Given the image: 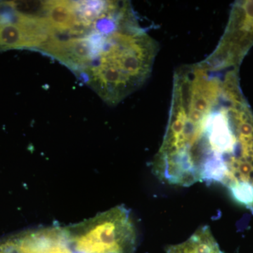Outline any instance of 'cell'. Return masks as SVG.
<instances>
[{"instance_id":"obj_7","label":"cell","mask_w":253,"mask_h":253,"mask_svg":"<svg viewBox=\"0 0 253 253\" xmlns=\"http://www.w3.org/2000/svg\"><path fill=\"white\" fill-rule=\"evenodd\" d=\"M167 253H223L209 226L200 228L181 244L168 247Z\"/></svg>"},{"instance_id":"obj_4","label":"cell","mask_w":253,"mask_h":253,"mask_svg":"<svg viewBox=\"0 0 253 253\" xmlns=\"http://www.w3.org/2000/svg\"><path fill=\"white\" fill-rule=\"evenodd\" d=\"M44 18L24 12L14 1H0V51L37 50L47 41Z\"/></svg>"},{"instance_id":"obj_5","label":"cell","mask_w":253,"mask_h":253,"mask_svg":"<svg viewBox=\"0 0 253 253\" xmlns=\"http://www.w3.org/2000/svg\"><path fill=\"white\" fill-rule=\"evenodd\" d=\"M253 45V1H236L219 44L210 55L217 62L238 67Z\"/></svg>"},{"instance_id":"obj_6","label":"cell","mask_w":253,"mask_h":253,"mask_svg":"<svg viewBox=\"0 0 253 253\" xmlns=\"http://www.w3.org/2000/svg\"><path fill=\"white\" fill-rule=\"evenodd\" d=\"M7 241L15 253H76L65 228L26 231Z\"/></svg>"},{"instance_id":"obj_3","label":"cell","mask_w":253,"mask_h":253,"mask_svg":"<svg viewBox=\"0 0 253 253\" xmlns=\"http://www.w3.org/2000/svg\"><path fill=\"white\" fill-rule=\"evenodd\" d=\"M76 253H134L136 232L129 211L116 206L65 228Z\"/></svg>"},{"instance_id":"obj_8","label":"cell","mask_w":253,"mask_h":253,"mask_svg":"<svg viewBox=\"0 0 253 253\" xmlns=\"http://www.w3.org/2000/svg\"><path fill=\"white\" fill-rule=\"evenodd\" d=\"M0 253H11L7 241H4L0 242Z\"/></svg>"},{"instance_id":"obj_2","label":"cell","mask_w":253,"mask_h":253,"mask_svg":"<svg viewBox=\"0 0 253 253\" xmlns=\"http://www.w3.org/2000/svg\"><path fill=\"white\" fill-rule=\"evenodd\" d=\"M100 38L77 77L109 105H116L147 81L158 43L141 27L128 2Z\"/></svg>"},{"instance_id":"obj_1","label":"cell","mask_w":253,"mask_h":253,"mask_svg":"<svg viewBox=\"0 0 253 253\" xmlns=\"http://www.w3.org/2000/svg\"><path fill=\"white\" fill-rule=\"evenodd\" d=\"M152 167L166 184H221L253 213V113L238 67L208 57L176 71L167 128Z\"/></svg>"},{"instance_id":"obj_9","label":"cell","mask_w":253,"mask_h":253,"mask_svg":"<svg viewBox=\"0 0 253 253\" xmlns=\"http://www.w3.org/2000/svg\"><path fill=\"white\" fill-rule=\"evenodd\" d=\"M6 241H7L8 244H9V248H10V251H11V253H15L14 251H13L12 249H11V246H10V244H9V242H8L7 240H6Z\"/></svg>"}]
</instances>
